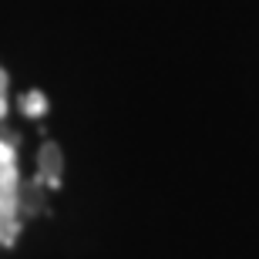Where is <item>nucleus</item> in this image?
I'll return each mask as SVG.
<instances>
[{"label": "nucleus", "instance_id": "nucleus-2", "mask_svg": "<svg viewBox=\"0 0 259 259\" xmlns=\"http://www.w3.org/2000/svg\"><path fill=\"white\" fill-rule=\"evenodd\" d=\"M7 95H10V81H7V71L0 67V118L7 111Z\"/></svg>", "mask_w": 259, "mask_h": 259}, {"label": "nucleus", "instance_id": "nucleus-1", "mask_svg": "<svg viewBox=\"0 0 259 259\" xmlns=\"http://www.w3.org/2000/svg\"><path fill=\"white\" fill-rule=\"evenodd\" d=\"M20 229V172L17 152L0 138V246H10Z\"/></svg>", "mask_w": 259, "mask_h": 259}]
</instances>
